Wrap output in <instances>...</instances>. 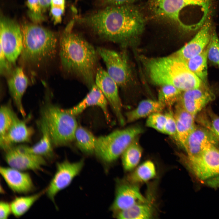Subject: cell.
I'll return each instance as SVG.
<instances>
[{
	"label": "cell",
	"instance_id": "cell-1",
	"mask_svg": "<svg viewBox=\"0 0 219 219\" xmlns=\"http://www.w3.org/2000/svg\"><path fill=\"white\" fill-rule=\"evenodd\" d=\"M77 20L99 38L119 43L138 36L145 24L141 13L131 4L106 6Z\"/></svg>",
	"mask_w": 219,
	"mask_h": 219
},
{
	"label": "cell",
	"instance_id": "cell-2",
	"mask_svg": "<svg viewBox=\"0 0 219 219\" xmlns=\"http://www.w3.org/2000/svg\"><path fill=\"white\" fill-rule=\"evenodd\" d=\"M74 23V20L69 23L60 39L61 64L65 71L80 78L90 88L95 84L99 56L92 44L72 31Z\"/></svg>",
	"mask_w": 219,
	"mask_h": 219
},
{
	"label": "cell",
	"instance_id": "cell-3",
	"mask_svg": "<svg viewBox=\"0 0 219 219\" xmlns=\"http://www.w3.org/2000/svg\"><path fill=\"white\" fill-rule=\"evenodd\" d=\"M145 65L151 80L156 85H171L182 91L203 85V82L190 70L185 61L175 55L150 59Z\"/></svg>",
	"mask_w": 219,
	"mask_h": 219
},
{
	"label": "cell",
	"instance_id": "cell-4",
	"mask_svg": "<svg viewBox=\"0 0 219 219\" xmlns=\"http://www.w3.org/2000/svg\"><path fill=\"white\" fill-rule=\"evenodd\" d=\"M21 28L23 45L20 55L24 64L40 67L54 58L58 42L54 32L34 24H25Z\"/></svg>",
	"mask_w": 219,
	"mask_h": 219
},
{
	"label": "cell",
	"instance_id": "cell-5",
	"mask_svg": "<svg viewBox=\"0 0 219 219\" xmlns=\"http://www.w3.org/2000/svg\"><path fill=\"white\" fill-rule=\"evenodd\" d=\"M41 116V120L46 125L53 145L64 146L75 140L78 127L75 116L51 103L44 106Z\"/></svg>",
	"mask_w": 219,
	"mask_h": 219
},
{
	"label": "cell",
	"instance_id": "cell-6",
	"mask_svg": "<svg viewBox=\"0 0 219 219\" xmlns=\"http://www.w3.org/2000/svg\"><path fill=\"white\" fill-rule=\"evenodd\" d=\"M143 131L141 127L134 126L99 137L97 139L95 153L104 162H113Z\"/></svg>",
	"mask_w": 219,
	"mask_h": 219
},
{
	"label": "cell",
	"instance_id": "cell-7",
	"mask_svg": "<svg viewBox=\"0 0 219 219\" xmlns=\"http://www.w3.org/2000/svg\"><path fill=\"white\" fill-rule=\"evenodd\" d=\"M211 0H150L149 7L156 16L172 21L183 30L186 27L180 17L181 12L187 8L209 7Z\"/></svg>",
	"mask_w": 219,
	"mask_h": 219
},
{
	"label": "cell",
	"instance_id": "cell-8",
	"mask_svg": "<svg viewBox=\"0 0 219 219\" xmlns=\"http://www.w3.org/2000/svg\"><path fill=\"white\" fill-rule=\"evenodd\" d=\"M0 47L8 61L15 64L23 48L21 28L14 20L2 16L0 21Z\"/></svg>",
	"mask_w": 219,
	"mask_h": 219
},
{
	"label": "cell",
	"instance_id": "cell-9",
	"mask_svg": "<svg viewBox=\"0 0 219 219\" xmlns=\"http://www.w3.org/2000/svg\"><path fill=\"white\" fill-rule=\"evenodd\" d=\"M186 165L197 178L202 180L219 177V150L211 147L195 157L188 158Z\"/></svg>",
	"mask_w": 219,
	"mask_h": 219
},
{
	"label": "cell",
	"instance_id": "cell-10",
	"mask_svg": "<svg viewBox=\"0 0 219 219\" xmlns=\"http://www.w3.org/2000/svg\"><path fill=\"white\" fill-rule=\"evenodd\" d=\"M84 164L83 160L75 162L65 160L57 163L55 172L46 189V193L50 200L54 202L57 194L70 185L80 173Z\"/></svg>",
	"mask_w": 219,
	"mask_h": 219
},
{
	"label": "cell",
	"instance_id": "cell-11",
	"mask_svg": "<svg viewBox=\"0 0 219 219\" xmlns=\"http://www.w3.org/2000/svg\"><path fill=\"white\" fill-rule=\"evenodd\" d=\"M96 50L106 65L107 72L118 86L126 85L129 80L130 73L124 55L103 47H98Z\"/></svg>",
	"mask_w": 219,
	"mask_h": 219
},
{
	"label": "cell",
	"instance_id": "cell-12",
	"mask_svg": "<svg viewBox=\"0 0 219 219\" xmlns=\"http://www.w3.org/2000/svg\"><path fill=\"white\" fill-rule=\"evenodd\" d=\"M95 82L109 103L120 124L124 125L125 120L122 113V104L116 82L106 71L100 67L97 68Z\"/></svg>",
	"mask_w": 219,
	"mask_h": 219
},
{
	"label": "cell",
	"instance_id": "cell-13",
	"mask_svg": "<svg viewBox=\"0 0 219 219\" xmlns=\"http://www.w3.org/2000/svg\"><path fill=\"white\" fill-rule=\"evenodd\" d=\"M5 159L9 167L23 171L41 170L47 164L44 158L25 151L20 145L6 151Z\"/></svg>",
	"mask_w": 219,
	"mask_h": 219
},
{
	"label": "cell",
	"instance_id": "cell-14",
	"mask_svg": "<svg viewBox=\"0 0 219 219\" xmlns=\"http://www.w3.org/2000/svg\"><path fill=\"white\" fill-rule=\"evenodd\" d=\"M218 140L208 129L195 125L188 136L183 148L187 157H195L209 148L216 146Z\"/></svg>",
	"mask_w": 219,
	"mask_h": 219
},
{
	"label": "cell",
	"instance_id": "cell-15",
	"mask_svg": "<svg viewBox=\"0 0 219 219\" xmlns=\"http://www.w3.org/2000/svg\"><path fill=\"white\" fill-rule=\"evenodd\" d=\"M215 98L213 92L202 85L198 88L182 91L176 103L195 116Z\"/></svg>",
	"mask_w": 219,
	"mask_h": 219
},
{
	"label": "cell",
	"instance_id": "cell-16",
	"mask_svg": "<svg viewBox=\"0 0 219 219\" xmlns=\"http://www.w3.org/2000/svg\"><path fill=\"white\" fill-rule=\"evenodd\" d=\"M146 202L147 200L141 194L137 186L133 183L123 182L117 187L111 209L117 212L127 209L137 203Z\"/></svg>",
	"mask_w": 219,
	"mask_h": 219
},
{
	"label": "cell",
	"instance_id": "cell-17",
	"mask_svg": "<svg viewBox=\"0 0 219 219\" xmlns=\"http://www.w3.org/2000/svg\"><path fill=\"white\" fill-rule=\"evenodd\" d=\"M0 174L9 188L14 192L26 194L34 190L33 182L28 173L13 168L1 167Z\"/></svg>",
	"mask_w": 219,
	"mask_h": 219
},
{
	"label": "cell",
	"instance_id": "cell-18",
	"mask_svg": "<svg viewBox=\"0 0 219 219\" xmlns=\"http://www.w3.org/2000/svg\"><path fill=\"white\" fill-rule=\"evenodd\" d=\"M210 32L211 24L207 21L194 37L175 55L185 61L200 54L209 43L211 34Z\"/></svg>",
	"mask_w": 219,
	"mask_h": 219
},
{
	"label": "cell",
	"instance_id": "cell-19",
	"mask_svg": "<svg viewBox=\"0 0 219 219\" xmlns=\"http://www.w3.org/2000/svg\"><path fill=\"white\" fill-rule=\"evenodd\" d=\"M8 77L7 85L10 94L18 111L24 117L26 113L22 100L29 84L28 78L21 67L14 69Z\"/></svg>",
	"mask_w": 219,
	"mask_h": 219
},
{
	"label": "cell",
	"instance_id": "cell-20",
	"mask_svg": "<svg viewBox=\"0 0 219 219\" xmlns=\"http://www.w3.org/2000/svg\"><path fill=\"white\" fill-rule=\"evenodd\" d=\"M34 132L32 127L17 116L5 135L0 139V147L5 152L13 147L14 144L29 142Z\"/></svg>",
	"mask_w": 219,
	"mask_h": 219
},
{
	"label": "cell",
	"instance_id": "cell-21",
	"mask_svg": "<svg viewBox=\"0 0 219 219\" xmlns=\"http://www.w3.org/2000/svg\"><path fill=\"white\" fill-rule=\"evenodd\" d=\"M108 101L101 91L94 84L85 98L73 107L64 110L75 116L82 113L88 107L96 106L100 107L107 120H109L108 109Z\"/></svg>",
	"mask_w": 219,
	"mask_h": 219
},
{
	"label": "cell",
	"instance_id": "cell-22",
	"mask_svg": "<svg viewBox=\"0 0 219 219\" xmlns=\"http://www.w3.org/2000/svg\"><path fill=\"white\" fill-rule=\"evenodd\" d=\"M179 143L184 147L186 141L195 125V116L176 103L173 112Z\"/></svg>",
	"mask_w": 219,
	"mask_h": 219
},
{
	"label": "cell",
	"instance_id": "cell-23",
	"mask_svg": "<svg viewBox=\"0 0 219 219\" xmlns=\"http://www.w3.org/2000/svg\"><path fill=\"white\" fill-rule=\"evenodd\" d=\"M40 128L42 132V137L36 144L31 147L20 145L25 151L41 156L45 159L52 160L54 157L52 147L51 139L44 122L41 120L40 122Z\"/></svg>",
	"mask_w": 219,
	"mask_h": 219
},
{
	"label": "cell",
	"instance_id": "cell-24",
	"mask_svg": "<svg viewBox=\"0 0 219 219\" xmlns=\"http://www.w3.org/2000/svg\"><path fill=\"white\" fill-rule=\"evenodd\" d=\"M158 100L148 99L141 101L136 108L127 112L125 115L127 121L132 122L155 113L161 112L165 108Z\"/></svg>",
	"mask_w": 219,
	"mask_h": 219
},
{
	"label": "cell",
	"instance_id": "cell-25",
	"mask_svg": "<svg viewBox=\"0 0 219 219\" xmlns=\"http://www.w3.org/2000/svg\"><path fill=\"white\" fill-rule=\"evenodd\" d=\"M142 151L137 137L133 141L121 155L122 164L125 170L130 171L136 167L141 160Z\"/></svg>",
	"mask_w": 219,
	"mask_h": 219
},
{
	"label": "cell",
	"instance_id": "cell-26",
	"mask_svg": "<svg viewBox=\"0 0 219 219\" xmlns=\"http://www.w3.org/2000/svg\"><path fill=\"white\" fill-rule=\"evenodd\" d=\"M152 207L147 202L137 203L130 208L117 212L116 217L122 219H145L153 217Z\"/></svg>",
	"mask_w": 219,
	"mask_h": 219
},
{
	"label": "cell",
	"instance_id": "cell-27",
	"mask_svg": "<svg viewBox=\"0 0 219 219\" xmlns=\"http://www.w3.org/2000/svg\"><path fill=\"white\" fill-rule=\"evenodd\" d=\"M46 191V189L32 195L15 198L10 203L12 214L17 217L22 216Z\"/></svg>",
	"mask_w": 219,
	"mask_h": 219
},
{
	"label": "cell",
	"instance_id": "cell-28",
	"mask_svg": "<svg viewBox=\"0 0 219 219\" xmlns=\"http://www.w3.org/2000/svg\"><path fill=\"white\" fill-rule=\"evenodd\" d=\"M207 49L200 54L185 61L190 70L196 75L204 84L207 78Z\"/></svg>",
	"mask_w": 219,
	"mask_h": 219
},
{
	"label": "cell",
	"instance_id": "cell-29",
	"mask_svg": "<svg viewBox=\"0 0 219 219\" xmlns=\"http://www.w3.org/2000/svg\"><path fill=\"white\" fill-rule=\"evenodd\" d=\"M97 138L89 131L78 127L75 134V140L78 148L83 152L90 154L95 153Z\"/></svg>",
	"mask_w": 219,
	"mask_h": 219
},
{
	"label": "cell",
	"instance_id": "cell-30",
	"mask_svg": "<svg viewBox=\"0 0 219 219\" xmlns=\"http://www.w3.org/2000/svg\"><path fill=\"white\" fill-rule=\"evenodd\" d=\"M156 174L154 163L150 160L140 165L130 176V180L133 183L144 182L153 179Z\"/></svg>",
	"mask_w": 219,
	"mask_h": 219
},
{
	"label": "cell",
	"instance_id": "cell-31",
	"mask_svg": "<svg viewBox=\"0 0 219 219\" xmlns=\"http://www.w3.org/2000/svg\"><path fill=\"white\" fill-rule=\"evenodd\" d=\"M158 94V101L165 107L171 109L178 101L182 91L172 85L161 86Z\"/></svg>",
	"mask_w": 219,
	"mask_h": 219
},
{
	"label": "cell",
	"instance_id": "cell-32",
	"mask_svg": "<svg viewBox=\"0 0 219 219\" xmlns=\"http://www.w3.org/2000/svg\"><path fill=\"white\" fill-rule=\"evenodd\" d=\"M17 116L9 105L1 106L0 109V139L5 135Z\"/></svg>",
	"mask_w": 219,
	"mask_h": 219
},
{
	"label": "cell",
	"instance_id": "cell-33",
	"mask_svg": "<svg viewBox=\"0 0 219 219\" xmlns=\"http://www.w3.org/2000/svg\"><path fill=\"white\" fill-rule=\"evenodd\" d=\"M207 46V58L212 64L219 68V40L215 32L211 33Z\"/></svg>",
	"mask_w": 219,
	"mask_h": 219
},
{
	"label": "cell",
	"instance_id": "cell-34",
	"mask_svg": "<svg viewBox=\"0 0 219 219\" xmlns=\"http://www.w3.org/2000/svg\"><path fill=\"white\" fill-rule=\"evenodd\" d=\"M166 121L165 114L161 112L153 113L149 116L146 121V125L148 127L163 133Z\"/></svg>",
	"mask_w": 219,
	"mask_h": 219
},
{
	"label": "cell",
	"instance_id": "cell-35",
	"mask_svg": "<svg viewBox=\"0 0 219 219\" xmlns=\"http://www.w3.org/2000/svg\"><path fill=\"white\" fill-rule=\"evenodd\" d=\"M165 114L166 117V121L163 133L170 136L179 143L173 112L171 108L169 109L168 111Z\"/></svg>",
	"mask_w": 219,
	"mask_h": 219
},
{
	"label": "cell",
	"instance_id": "cell-36",
	"mask_svg": "<svg viewBox=\"0 0 219 219\" xmlns=\"http://www.w3.org/2000/svg\"><path fill=\"white\" fill-rule=\"evenodd\" d=\"M27 5L29 9V16L33 21L38 23L44 20L39 0H27Z\"/></svg>",
	"mask_w": 219,
	"mask_h": 219
},
{
	"label": "cell",
	"instance_id": "cell-37",
	"mask_svg": "<svg viewBox=\"0 0 219 219\" xmlns=\"http://www.w3.org/2000/svg\"><path fill=\"white\" fill-rule=\"evenodd\" d=\"M12 64L7 59L0 47V71L2 76H9L12 72Z\"/></svg>",
	"mask_w": 219,
	"mask_h": 219
},
{
	"label": "cell",
	"instance_id": "cell-38",
	"mask_svg": "<svg viewBox=\"0 0 219 219\" xmlns=\"http://www.w3.org/2000/svg\"><path fill=\"white\" fill-rule=\"evenodd\" d=\"M135 0H97L100 5L105 7L108 6L130 4Z\"/></svg>",
	"mask_w": 219,
	"mask_h": 219
},
{
	"label": "cell",
	"instance_id": "cell-39",
	"mask_svg": "<svg viewBox=\"0 0 219 219\" xmlns=\"http://www.w3.org/2000/svg\"><path fill=\"white\" fill-rule=\"evenodd\" d=\"M12 213L10 203L5 201H1L0 203V218L6 219Z\"/></svg>",
	"mask_w": 219,
	"mask_h": 219
},
{
	"label": "cell",
	"instance_id": "cell-40",
	"mask_svg": "<svg viewBox=\"0 0 219 219\" xmlns=\"http://www.w3.org/2000/svg\"><path fill=\"white\" fill-rule=\"evenodd\" d=\"M209 127L207 128L210 130L219 140V117L213 115L212 117Z\"/></svg>",
	"mask_w": 219,
	"mask_h": 219
},
{
	"label": "cell",
	"instance_id": "cell-41",
	"mask_svg": "<svg viewBox=\"0 0 219 219\" xmlns=\"http://www.w3.org/2000/svg\"><path fill=\"white\" fill-rule=\"evenodd\" d=\"M64 9L60 7L51 6L50 13L54 19V24L61 23Z\"/></svg>",
	"mask_w": 219,
	"mask_h": 219
},
{
	"label": "cell",
	"instance_id": "cell-42",
	"mask_svg": "<svg viewBox=\"0 0 219 219\" xmlns=\"http://www.w3.org/2000/svg\"><path fill=\"white\" fill-rule=\"evenodd\" d=\"M65 0H51V6H55L65 8Z\"/></svg>",
	"mask_w": 219,
	"mask_h": 219
},
{
	"label": "cell",
	"instance_id": "cell-43",
	"mask_svg": "<svg viewBox=\"0 0 219 219\" xmlns=\"http://www.w3.org/2000/svg\"><path fill=\"white\" fill-rule=\"evenodd\" d=\"M42 11L45 10L50 5L51 0H39Z\"/></svg>",
	"mask_w": 219,
	"mask_h": 219
}]
</instances>
